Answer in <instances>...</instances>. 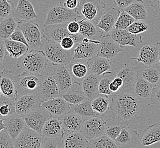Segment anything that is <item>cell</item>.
Segmentation results:
<instances>
[{
  "label": "cell",
  "mask_w": 160,
  "mask_h": 148,
  "mask_svg": "<svg viewBox=\"0 0 160 148\" xmlns=\"http://www.w3.org/2000/svg\"><path fill=\"white\" fill-rule=\"evenodd\" d=\"M137 76L142 77L152 84L153 86L160 83V66L156 63L147 66L141 63L135 67Z\"/></svg>",
  "instance_id": "obj_21"
},
{
  "label": "cell",
  "mask_w": 160,
  "mask_h": 148,
  "mask_svg": "<svg viewBox=\"0 0 160 148\" xmlns=\"http://www.w3.org/2000/svg\"><path fill=\"white\" fill-rule=\"evenodd\" d=\"M14 9L12 0H0V19L10 16Z\"/></svg>",
  "instance_id": "obj_47"
},
{
  "label": "cell",
  "mask_w": 160,
  "mask_h": 148,
  "mask_svg": "<svg viewBox=\"0 0 160 148\" xmlns=\"http://www.w3.org/2000/svg\"><path fill=\"white\" fill-rule=\"evenodd\" d=\"M115 76L120 77L123 82L122 86L118 93L133 92L134 84L138 76L135 68L132 67L130 66L125 65L124 67L118 71Z\"/></svg>",
  "instance_id": "obj_22"
},
{
  "label": "cell",
  "mask_w": 160,
  "mask_h": 148,
  "mask_svg": "<svg viewBox=\"0 0 160 148\" xmlns=\"http://www.w3.org/2000/svg\"><path fill=\"white\" fill-rule=\"evenodd\" d=\"M5 47L10 57L19 59L30 51L29 47L21 42L14 41L9 39L4 41Z\"/></svg>",
  "instance_id": "obj_39"
},
{
  "label": "cell",
  "mask_w": 160,
  "mask_h": 148,
  "mask_svg": "<svg viewBox=\"0 0 160 148\" xmlns=\"http://www.w3.org/2000/svg\"><path fill=\"white\" fill-rule=\"evenodd\" d=\"M150 3L156 12L160 13V0H150Z\"/></svg>",
  "instance_id": "obj_58"
},
{
  "label": "cell",
  "mask_w": 160,
  "mask_h": 148,
  "mask_svg": "<svg viewBox=\"0 0 160 148\" xmlns=\"http://www.w3.org/2000/svg\"><path fill=\"white\" fill-rule=\"evenodd\" d=\"M0 88L3 96L16 100L17 91L12 71L4 69L1 72Z\"/></svg>",
  "instance_id": "obj_26"
},
{
  "label": "cell",
  "mask_w": 160,
  "mask_h": 148,
  "mask_svg": "<svg viewBox=\"0 0 160 148\" xmlns=\"http://www.w3.org/2000/svg\"><path fill=\"white\" fill-rule=\"evenodd\" d=\"M71 111L80 116L84 121L96 116V112L93 111L91 101L87 100L78 104H70Z\"/></svg>",
  "instance_id": "obj_41"
},
{
  "label": "cell",
  "mask_w": 160,
  "mask_h": 148,
  "mask_svg": "<svg viewBox=\"0 0 160 148\" xmlns=\"http://www.w3.org/2000/svg\"><path fill=\"white\" fill-rule=\"evenodd\" d=\"M2 95V92H1V88H0V97Z\"/></svg>",
  "instance_id": "obj_62"
},
{
  "label": "cell",
  "mask_w": 160,
  "mask_h": 148,
  "mask_svg": "<svg viewBox=\"0 0 160 148\" xmlns=\"http://www.w3.org/2000/svg\"><path fill=\"white\" fill-rule=\"evenodd\" d=\"M79 18H82V17L78 10L69 9L64 5L54 6L48 9L43 26L69 22Z\"/></svg>",
  "instance_id": "obj_3"
},
{
  "label": "cell",
  "mask_w": 160,
  "mask_h": 148,
  "mask_svg": "<svg viewBox=\"0 0 160 148\" xmlns=\"http://www.w3.org/2000/svg\"><path fill=\"white\" fill-rule=\"evenodd\" d=\"M41 77V76L27 71L14 76L17 98L21 95L37 94L40 85Z\"/></svg>",
  "instance_id": "obj_5"
},
{
  "label": "cell",
  "mask_w": 160,
  "mask_h": 148,
  "mask_svg": "<svg viewBox=\"0 0 160 148\" xmlns=\"http://www.w3.org/2000/svg\"><path fill=\"white\" fill-rule=\"evenodd\" d=\"M64 132L59 118L52 116L45 123L41 135L44 138H62Z\"/></svg>",
  "instance_id": "obj_29"
},
{
  "label": "cell",
  "mask_w": 160,
  "mask_h": 148,
  "mask_svg": "<svg viewBox=\"0 0 160 148\" xmlns=\"http://www.w3.org/2000/svg\"><path fill=\"white\" fill-rule=\"evenodd\" d=\"M90 72L99 76H102L106 72L109 71L111 68L110 61L98 56H96L88 60Z\"/></svg>",
  "instance_id": "obj_38"
},
{
  "label": "cell",
  "mask_w": 160,
  "mask_h": 148,
  "mask_svg": "<svg viewBox=\"0 0 160 148\" xmlns=\"http://www.w3.org/2000/svg\"><path fill=\"white\" fill-rule=\"evenodd\" d=\"M82 0H66L64 6L70 10H78L80 7Z\"/></svg>",
  "instance_id": "obj_55"
},
{
  "label": "cell",
  "mask_w": 160,
  "mask_h": 148,
  "mask_svg": "<svg viewBox=\"0 0 160 148\" xmlns=\"http://www.w3.org/2000/svg\"><path fill=\"white\" fill-rule=\"evenodd\" d=\"M122 10L126 12L137 21H145L147 18V5L143 0H135L129 6Z\"/></svg>",
  "instance_id": "obj_37"
},
{
  "label": "cell",
  "mask_w": 160,
  "mask_h": 148,
  "mask_svg": "<svg viewBox=\"0 0 160 148\" xmlns=\"http://www.w3.org/2000/svg\"><path fill=\"white\" fill-rule=\"evenodd\" d=\"M100 41L91 40L90 42H81L77 43L74 48L73 59L88 61L97 56V52Z\"/></svg>",
  "instance_id": "obj_17"
},
{
  "label": "cell",
  "mask_w": 160,
  "mask_h": 148,
  "mask_svg": "<svg viewBox=\"0 0 160 148\" xmlns=\"http://www.w3.org/2000/svg\"><path fill=\"white\" fill-rule=\"evenodd\" d=\"M42 148H64L62 138H44Z\"/></svg>",
  "instance_id": "obj_50"
},
{
  "label": "cell",
  "mask_w": 160,
  "mask_h": 148,
  "mask_svg": "<svg viewBox=\"0 0 160 148\" xmlns=\"http://www.w3.org/2000/svg\"><path fill=\"white\" fill-rule=\"evenodd\" d=\"M44 137L41 134L26 127L14 140L15 148H42Z\"/></svg>",
  "instance_id": "obj_12"
},
{
  "label": "cell",
  "mask_w": 160,
  "mask_h": 148,
  "mask_svg": "<svg viewBox=\"0 0 160 148\" xmlns=\"http://www.w3.org/2000/svg\"><path fill=\"white\" fill-rule=\"evenodd\" d=\"M42 50L46 58L54 66L68 65L74 57V49L66 50L57 42H46L42 47Z\"/></svg>",
  "instance_id": "obj_4"
},
{
  "label": "cell",
  "mask_w": 160,
  "mask_h": 148,
  "mask_svg": "<svg viewBox=\"0 0 160 148\" xmlns=\"http://www.w3.org/2000/svg\"><path fill=\"white\" fill-rule=\"evenodd\" d=\"M13 14V16L18 20L30 21L38 18L32 3L29 0H18Z\"/></svg>",
  "instance_id": "obj_28"
},
{
  "label": "cell",
  "mask_w": 160,
  "mask_h": 148,
  "mask_svg": "<svg viewBox=\"0 0 160 148\" xmlns=\"http://www.w3.org/2000/svg\"><path fill=\"white\" fill-rule=\"evenodd\" d=\"M159 63H160V59H159Z\"/></svg>",
  "instance_id": "obj_63"
},
{
  "label": "cell",
  "mask_w": 160,
  "mask_h": 148,
  "mask_svg": "<svg viewBox=\"0 0 160 148\" xmlns=\"http://www.w3.org/2000/svg\"><path fill=\"white\" fill-rule=\"evenodd\" d=\"M5 129V126L4 124V120L0 119V132Z\"/></svg>",
  "instance_id": "obj_61"
},
{
  "label": "cell",
  "mask_w": 160,
  "mask_h": 148,
  "mask_svg": "<svg viewBox=\"0 0 160 148\" xmlns=\"http://www.w3.org/2000/svg\"><path fill=\"white\" fill-rule=\"evenodd\" d=\"M110 110L126 121L137 115L140 111V102L133 93H115L110 102Z\"/></svg>",
  "instance_id": "obj_1"
},
{
  "label": "cell",
  "mask_w": 160,
  "mask_h": 148,
  "mask_svg": "<svg viewBox=\"0 0 160 148\" xmlns=\"http://www.w3.org/2000/svg\"><path fill=\"white\" fill-rule=\"evenodd\" d=\"M109 96L104 95H99L91 101V105L93 111L98 116H105L108 110H110Z\"/></svg>",
  "instance_id": "obj_42"
},
{
  "label": "cell",
  "mask_w": 160,
  "mask_h": 148,
  "mask_svg": "<svg viewBox=\"0 0 160 148\" xmlns=\"http://www.w3.org/2000/svg\"><path fill=\"white\" fill-rule=\"evenodd\" d=\"M42 103L37 94L21 95L16 100V113L23 117L35 108L41 106Z\"/></svg>",
  "instance_id": "obj_16"
},
{
  "label": "cell",
  "mask_w": 160,
  "mask_h": 148,
  "mask_svg": "<svg viewBox=\"0 0 160 148\" xmlns=\"http://www.w3.org/2000/svg\"><path fill=\"white\" fill-rule=\"evenodd\" d=\"M135 0H114V3L120 9L123 10L129 6Z\"/></svg>",
  "instance_id": "obj_56"
},
{
  "label": "cell",
  "mask_w": 160,
  "mask_h": 148,
  "mask_svg": "<svg viewBox=\"0 0 160 148\" xmlns=\"http://www.w3.org/2000/svg\"><path fill=\"white\" fill-rule=\"evenodd\" d=\"M10 39L14 41L22 43L25 44L29 47V45L28 44V42L26 40L25 36L23 35L22 31L18 27H17L16 30L13 32V34L10 37ZM29 48H30V47H29Z\"/></svg>",
  "instance_id": "obj_52"
},
{
  "label": "cell",
  "mask_w": 160,
  "mask_h": 148,
  "mask_svg": "<svg viewBox=\"0 0 160 148\" xmlns=\"http://www.w3.org/2000/svg\"><path fill=\"white\" fill-rule=\"evenodd\" d=\"M114 78L115 76L113 75V72L111 71H107L102 74L99 84L100 95H104L108 96L113 95L109 89V85Z\"/></svg>",
  "instance_id": "obj_44"
},
{
  "label": "cell",
  "mask_w": 160,
  "mask_h": 148,
  "mask_svg": "<svg viewBox=\"0 0 160 148\" xmlns=\"http://www.w3.org/2000/svg\"><path fill=\"white\" fill-rule=\"evenodd\" d=\"M88 148H119L115 141L107 136L102 135L90 140Z\"/></svg>",
  "instance_id": "obj_45"
},
{
  "label": "cell",
  "mask_w": 160,
  "mask_h": 148,
  "mask_svg": "<svg viewBox=\"0 0 160 148\" xmlns=\"http://www.w3.org/2000/svg\"><path fill=\"white\" fill-rule=\"evenodd\" d=\"M0 148H15L14 140L5 130L0 132Z\"/></svg>",
  "instance_id": "obj_49"
},
{
  "label": "cell",
  "mask_w": 160,
  "mask_h": 148,
  "mask_svg": "<svg viewBox=\"0 0 160 148\" xmlns=\"http://www.w3.org/2000/svg\"><path fill=\"white\" fill-rule=\"evenodd\" d=\"M49 61L42 50H30L17 62V67L30 73L43 76L52 71L48 68Z\"/></svg>",
  "instance_id": "obj_2"
},
{
  "label": "cell",
  "mask_w": 160,
  "mask_h": 148,
  "mask_svg": "<svg viewBox=\"0 0 160 148\" xmlns=\"http://www.w3.org/2000/svg\"><path fill=\"white\" fill-rule=\"evenodd\" d=\"M66 66L72 78L73 83H82L84 78L90 72L88 61L72 59Z\"/></svg>",
  "instance_id": "obj_20"
},
{
  "label": "cell",
  "mask_w": 160,
  "mask_h": 148,
  "mask_svg": "<svg viewBox=\"0 0 160 148\" xmlns=\"http://www.w3.org/2000/svg\"><path fill=\"white\" fill-rule=\"evenodd\" d=\"M4 124L5 130L13 140L16 139L26 127L24 118L17 114L4 119Z\"/></svg>",
  "instance_id": "obj_30"
},
{
  "label": "cell",
  "mask_w": 160,
  "mask_h": 148,
  "mask_svg": "<svg viewBox=\"0 0 160 148\" xmlns=\"http://www.w3.org/2000/svg\"><path fill=\"white\" fill-rule=\"evenodd\" d=\"M139 48L138 57L131 58V61H136L147 66H151L157 63L160 55V42L155 43L142 42Z\"/></svg>",
  "instance_id": "obj_9"
},
{
  "label": "cell",
  "mask_w": 160,
  "mask_h": 148,
  "mask_svg": "<svg viewBox=\"0 0 160 148\" xmlns=\"http://www.w3.org/2000/svg\"><path fill=\"white\" fill-rule=\"evenodd\" d=\"M68 31L72 34H77L79 33L80 25L78 21L74 20L68 23L67 26Z\"/></svg>",
  "instance_id": "obj_54"
},
{
  "label": "cell",
  "mask_w": 160,
  "mask_h": 148,
  "mask_svg": "<svg viewBox=\"0 0 160 148\" xmlns=\"http://www.w3.org/2000/svg\"></svg>",
  "instance_id": "obj_64"
},
{
  "label": "cell",
  "mask_w": 160,
  "mask_h": 148,
  "mask_svg": "<svg viewBox=\"0 0 160 148\" xmlns=\"http://www.w3.org/2000/svg\"><path fill=\"white\" fill-rule=\"evenodd\" d=\"M108 34L116 43L123 47L126 46L138 47L143 42L141 35L133 34L127 29L115 28Z\"/></svg>",
  "instance_id": "obj_15"
},
{
  "label": "cell",
  "mask_w": 160,
  "mask_h": 148,
  "mask_svg": "<svg viewBox=\"0 0 160 148\" xmlns=\"http://www.w3.org/2000/svg\"><path fill=\"white\" fill-rule=\"evenodd\" d=\"M44 107L51 113L52 116H60L70 112V104L67 102L61 96L55 97L42 103Z\"/></svg>",
  "instance_id": "obj_25"
},
{
  "label": "cell",
  "mask_w": 160,
  "mask_h": 148,
  "mask_svg": "<svg viewBox=\"0 0 160 148\" xmlns=\"http://www.w3.org/2000/svg\"><path fill=\"white\" fill-rule=\"evenodd\" d=\"M18 21L14 17L11 16L0 19V39L5 41L10 38L18 27Z\"/></svg>",
  "instance_id": "obj_40"
},
{
  "label": "cell",
  "mask_w": 160,
  "mask_h": 148,
  "mask_svg": "<svg viewBox=\"0 0 160 148\" xmlns=\"http://www.w3.org/2000/svg\"><path fill=\"white\" fill-rule=\"evenodd\" d=\"M121 10L115 7H109L103 13L100 18L97 26L102 29L104 32L109 34L115 29L116 23L118 19Z\"/></svg>",
  "instance_id": "obj_24"
},
{
  "label": "cell",
  "mask_w": 160,
  "mask_h": 148,
  "mask_svg": "<svg viewBox=\"0 0 160 148\" xmlns=\"http://www.w3.org/2000/svg\"><path fill=\"white\" fill-rule=\"evenodd\" d=\"M64 148H88L90 141L80 132L64 131L62 137Z\"/></svg>",
  "instance_id": "obj_27"
},
{
  "label": "cell",
  "mask_w": 160,
  "mask_h": 148,
  "mask_svg": "<svg viewBox=\"0 0 160 148\" xmlns=\"http://www.w3.org/2000/svg\"><path fill=\"white\" fill-rule=\"evenodd\" d=\"M37 95L42 103L60 96L58 84L52 74V70L41 77V82Z\"/></svg>",
  "instance_id": "obj_8"
},
{
  "label": "cell",
  "mask_w": 160,
  "mask_h": 148,
  "mask_svg": "<svg viewBox=\"0 0 160 148\" xmlns=\"http://www.w3.org/2000/svg\"><path fill=\"white\" fill-rule=\"evenodd\" d=\"M68 23L44 26V29L42 30V37L46 42H57L59 43L62 39L66 37L73 38L77 43L82 42L84 37L79 33L72 34L68 31L67 28Z\"/></svg>",
  "instance_id": "obj_7"
},
{
  "label": "cell",
  "mask_w": 160,
  "mask_h": 148,
  "mask_svg": "<svg viewBox=\"0 0 160 148\" xmlns=\"http://www.w3.org/2000/svg\"><path fill=\"white\" fill-rule=\"evenodd\" d=\"M150 105H154L160 108V83L153 87Z\"/></svg>",
  "instance_id": "obj_51"
},
{
  "label": "cell",
  "mask_w": 160,
  "mask_h": 148,
  "mask_svg": "<svg viewBox=\"0 0 160 148\" xmlns=\"http://www.w3.org/2000/svg\"><path fill=\"white\" fill-rule=\"evenodd\" d=\"M149 29V25L144 21L136 20L127 29L128 32L135 35H139L145 32Z\"/></svg>",
  "instance_id": "obj_48"
},
{
  "label": "cell",
  "mask_w": 160,
  "mask_h": 148,
  "mask_svg": "<svg viewBox=\"0 0 160 148\" xmlns=\"http://www.w3.org/2000/svg\"><path fill=\"white\" fill-rule=\"evenodd\" d=\"M80 25L79 34L84 38L99 41L103 36V31L97 26L96 23L83 18L78 21Z\"/></svg>",
  "instance_id": "obj_33"
},
{
  "label": "cell",
  "mask_w": 160,
  "mask_h": 148,
  "mask_svg": "<svg viewBox=\"0 0 160 148\" xmlns=\"http://www.w3.org/2000/svg\"><path fill=\"white\" fill-rule=\"evenodd\" d=\"M18 27L25 37L30 50H40L42 46V32L38 25L30 21L18 20Z\"/></svg>",
  "instance_id": "obj_6"
},
{
  "label": "cell",
  "mask_w": 160,
  "mask_h": 148,
  "mask_svg": "<svg viewBox=\"0 0 160 148\" xmlns=\"http://www.w3.org/2000/svg\"><path fill=\"white\" fill-rule=\"evenodd\" d=\"M61 97L70 104H78L88 100L81 83H75Z\"/></svg>",
  "instance_id": "obj_34"
},
{
  "label": "cell",
  "mask_w": 160,
  "mask_h": 148,
  "mask_svg": "<svg viewBox=\"0 0 160 148\" xmlns=\"http://www.w3.org/2000/svg\"><path fill=\"white\" fill-rule=\"evenodd\" d=\"M106 120L96 115L84 121L80 133L89 141L105 135Z\"/></svg>",
  "instance_id": "obj_11"
},
{
  "label": "cell",
  "mask_w": 160,
  "mask_h": 148,
  "mask_svg": "<svg viewBox=\"0 0 160 148\" xmlns=\"http://www.w3.org/2000/svg\"><path fill=\"white\" fill-rule=\"evenodd\" d=\"M112 82L113 83L115 84L118 87L120 88V89L122 88V84H123V82H122V79L120 77H118V76L115 77V78L113 79V80L112 81Z\"/></svg>",
  "instance_id": "obj_59"
},
{
  "label": "cell",
  "mask_w": 160,
  "mask_h": 148,
  "mask_svg": "<svg viewBox=\"0 0 160 148\" xmlns=\"http://www.w3.org/2000/svg\"><path fill=\"white\" fill-rule=\"evenodd\" d=\"M153 86L142 77L137 76L132 93L140 103L150 105L151 97Z\"/></svg>",
  "instance_id": "obj_23"
},
{
  "label": "cell",
  "mask_w": 160,
  "mask_h": 148,
  "mask_svg": "<svg viewBox=\"0 0 160 148\" xmlns=\"http://www.w3.org/2000/svg\"><path fill=\"white\" fill-rule=\"evenodd\" d=\"M106 7V3L101 0H82L78 10L84 18L96 23L104 12Z\"/></svg>",
  "instance_id": "obj_10"
},
{
  "label": "cell",
  "mask_w": 160,
  "mask_h": 148,
  "mask_svg": "<svg viewBox=\"0 0 160 148\" xmlns=\"http://www.w3.org/2000/svg\"><path fill=\"white\" fill-rule=\"evenodd\" d=\"M128 126V121L122 119L118 116L106 120L105 135L113 140H115L122 130Z\"/></svg>",
  "instance_id": "obj_36"
},
{
  "label": "cell",
  "mask_w": 160,
  "mask_h": 148,
  "mask_svg": "<svg viewBox=\"0 0 160 148\" xmlns=\"http://www.w3.org/2000/svg\"><path fill=\"white\" fill-rule=\"evenodd\" d=\"M15 114L16 100L2 95L0 97V119H5Z\"/></svg>",
  "instance_id": "obj_43"
},
{
  "label": "cell",
  "mask_w": 160,
  "mask_h": 148,
  "mask_svg": "<svg viewBox=\"0 0 160 148\" xmlns=\"http://www.w3.org/2000/svg\"><path fill=\"white\" fill-rule=\"evenodd\" d=\"M158 142H160V123L156 122L143 131L140 137V144L143 146H147Z\"/></svg>",
  "instance_id": "obj_35"
},
{
  "label": "cell",
  "mask_w": 160,
  "mask_h": 148,
  "mask_svg": "<svg viewBox=\"0 0 160 148\" xmlns=\"http://www.w3.org/2000/svg\"><path fill=\"white\" fill-rule=\"evenodd\" d=\"M135 20L131 16L124 10H121L118 19L116 23L115 28L118 29H127L135 22Z\"/></svg>",
  "instance_id": "obj_46"
},
{
  "label": "cell",
  "mask_w": 160,
  "mask_h": 148,
  "mask_svg": "<svg viewBox=\"0 0 160 148\" xmlns=\"http://www.w3.org/2000/svg\"><path fill=\"white\" fill-rule=\"evenodd\" d=\"M140 137L138 131L128 126L122 130L115 141L119 148H135L140 143Z\"/></svg>",
  "instance_id": "obj_19"
},
{
  "label": "cell",
  "mask_w": 160,
  "mask_h": 148,
  "mask_svg": "<svg viewBox=\"0 0 160 148\" xmlns=\"http://www.w3.org/2000/svg\"><path fill=\"white\" fill-rule=\"evenodd\" d=\"M52 74L58 84L61 96L73 84L72 78L66 65L54 66L52 69Z\"/></svg>",
  "instance_id": "obj_18"
},
{
  "label": "cell",
  "mask_w": 160,
  "mask_h": 148,
  "mask_svg": "<svg viewBox=\"0 0 160 148\" xmlns=\"http://www.w3.org/2000/svg\"><path fill=\"white\" fill-rule=\"evenodd\" d=\"M99 41L97 52L98 57L111 61L123 51V47L116 43L108 34L102 36Z\"/></svg>",
  "instance_id": "obj_14"
},
{
  "label": "cell",
  "mask_w": 160,
  "mask_h": 148,
  "mask_svg": "<svg viewBox=\"0 0 160 148\" xmlns=\"http://www.w3.org/2000/svg\"><path fill=\"white\" fill-rule=\"evenodd\" d=\"M52 116L50 113L42 106L35 108L23 117L26 127L41 134L45 123Z\"/></svg>",
  "instance_id": "obj_13"
},
{
  "label": "cell",
  "mask_w": 160,
  "mask_h": 148,
  "mask_svg": "<svg viewBox=\"0 0 160 148\" xmlns=\"http://www.w3.org/2000/svg\"><path fill=\"white\" fill-rule=\"evenodd\" d=\"M101 76L89 73L82 82V86L88 100L92 101L99 95V84Z\"/></svg>",
  "instance_id": "obj_32"
},
{
  "label": "cell",
  "mask_w": 160,
  "mask_h": 148,
  "mask_svg": "<svg viewBox=\"0 0 160 148\" xmlns=\"http://www.w3.org/2000/svg\"><path fill=\"white\" fill-rule=\"evenodd\" d=\"M109 89L113 94L118 93V91L120 90V88L118 87L115 84L113 83L112 81L109 85Z\"/></svg>",
  "instance_id": "obj_60"
},
{
  "label": "cell",
  "mask_w": 160,
  "mask_h": 148,
  "mask_svg": "<svg viewBox=\"0 0 160 148\" xmlns=\"http://www.w3.org/2000/svg\"><path fill=\"white\" fill-rule=\"evenodd\" d=\"M58 117L64 131L80 132L84 121L80 116L72 111Z\"/></svg>",
  "instance_id": "obj_31"
},
{
  "label": "cell",
  "mask_w": 160,
  "mask_h": 148,
  "mask_svg": "<svg viewBox=\"0 0 160 148\" xmlns=\"http://www.w3.org/2000/svg\"><path fill=\"white\" fill-rule=\"evenodd\" d=\"M62 48L66 50H71L74 49L77 43L74 39L71 37H66L61 40L59 43Z\"/></svg>",
  "instance_id": "obj_53"
},
{
  "label": "cell",
  "mask_w": 160,
  "mask_h": 148,
  "mask_svg": "<svg viewBox=\"0 0 160 148\" xmlns=\"http://www.w3.org/2000/svg\"><path fill=\"white\" fill-rule=\"evenodd\" d=\"M7 50L5 47L4 41L0 39V66L2 65L6 58Z\"/></svg>",
  "instance_id": "obj_57"
}]
</instances>
